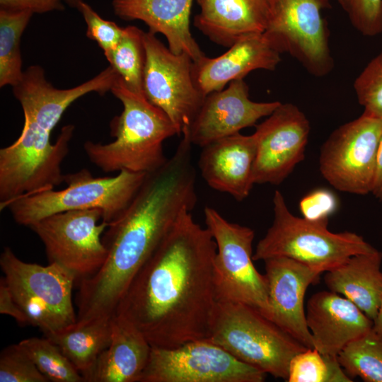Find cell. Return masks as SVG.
<instances>
[{
    "label": "cell",
    "instance_id": "cell-1",
    "mask_svg": "<svg viewBox=\"0 0 382 382\" xmlns=\"http://www.w3.org/2000/svg\"><path fill=\"white\" fill-rule=\"evenodd\" d=\"M216 242L184 211L131 282L115 315L133 324L151 347L207 339L217 301Z\"/></svg>",
    "mask_w": 382,
    "mask_h": 382
},
{
    "label": "cell",
    "instance_id": "cell-2",
    "mask_svg": "<svg viewBox=\"0 0 382 382\" xmlns=\"http://www.w3.org/2000/svg\"><path fill=\"white\" fill-rule=\"evenodd\" d=\"M192 146L186 134L171 157L148 173L125 211L102 236L107 256L101 267L79 281L77 323L111 318L131 282L174 226L197 203Z\"/></svg>",
    "mask_w": 382,
    "mask_h": 382
},
{
    "label": "cell",
    "instance_id": "cell-3",
    "mask_svg": "<svg viewBox=\"0 0 382 382\" xmlns=\"http://www.w3.org/2000/svg\"><path fill=\"white\" fill-rule=\"evenodd\" d=\"M13 92L22 107L24 123L18 138L0 149V210L18 197L64 183L61 166L74 126H64L54 144L50 135L67 108L86 95V89L83 85L58 89L36 66L23 72Z\"/></svg>",
    "mask_w": 382,
    "mask_h": 382
},
{
    "label": "cell",
    "instance_id": "cell-4",
    "mask_svg": "<svg viewBox=\"0 0 382 382\" xmlns=\"http://www.w3.org/2000/svg\"><path fill=\"white\" fill-rule=\"evenodd\" d=\"M110 91L123 105L121 114L110 122V134L115 140L108 144L86 141L83 149L88 158L105 173L156 171L168 158L163 142L178 135L175 127L144 96L127 88L120 76Z\"/></svg>",
    "mask_w": 382,
    "mask_h": 382
},
{
    "label": "cell",
    "instance_id": "cell-5",
    "mask_svg": "<svg viewBox=\"0 0 382 382\" xmlns=\"http://www.w3.org/2000/svg\"><path fill=\"white\" fill-rule=\"evenodd\" d=\"M272 202L273 222L255 247L254 261L285 257L322 273L353 255L376 250L354 232L330 231L328 220L310 221L294 216L279 190L274 192Z\"/></svg>",
    "mask_w": 382,
    "mask_h": 382
},
{
    "label": "cell",
    "instance_id": "cell-6",
    "mask_svg": "<svg viewBox=\"0 0 382 382\" xmlns=\"http://www.w3.org/2000/svg\"><path fill=\"white\" fill-rule=\"evenodd\" d=\"M207 340L266 374L287 380L291 359L308 349L245 303L217 300Z\"/></svg>",
    "mask_w": 382,
    "mask_h": 382
},
{
    "label": "cell",
    "instance_id": "cell-7",
    "mask_svg": "<svg viewBox=\"0 0 382 382\" xmlns=\"http://www.w3.org/2000/svg\"><path fill=\"white\" fill-rule=\"evenodd\" d=\"M147 174L122 170L114 177H93L87 169L64 175V189L46 190L18 197L9 210L19 225L30 227L50 215L73 210L100 209L103 221L115 220L130 204Z\"/></svg>",
    "mask_w": 382,
    "mask_h": 382
},
{
    "label": "cell",
    "instance_id": "cell-8",
    "mask_svg": "<svg viewBox=\"0 0 382 382\" xmlns=\"http://www.w3.org/2000/svg\"><path fill=\"white\" fill-rule=\"evenodd\" d=\"M0 267L29 325L48 336L76 323L72 289L77 278L73 272L54 262H25L10 247L4 248Z\"/></svg>",
    "mask_w": 382,
    "mask_h": 382
},
{
    "label": "cell",
    "instance_id": "cell-9",
    "mask_svg": "<svg viewBox=\"0 0 382 382\" xmlns=\"http://www.w3.org/2000/svg\"><path fill=\"white\" fill-rule=\"evenodd\" d=\"M204 213L216 244L214 282L217 300L245 303L271 320L267 279L253 264L254 231L228 221L212 207H206Z\"/></svg>",
    "mask_w": 382,
    "mask_h": 382
},
{
    "label": "cell",
    "instance_id": "cell-10",
    "mask_svg": "<svg viewBox=\"0 0 382 382\" xmlns=\"http://www.w3.org/2000/svg\"><path fill=\"white\" fill-rule=\"evenodd\" d=\"M382 118L362 113L335 129L323 144L319 168L336 190L354 195L371 192Z\"/></svg>",
    "mask_w": 382,
    "mask_h": 382
},
{
    "label": "cell",
    "instance_id": "cell-11",
    "mask_svg": "<svg viewBox=\"0 0 382 382\" xmlns=\"http://www.w3.org/2000/svg\"><path fill=\"white\" fill-rule=\"evenodd\" d=\"M329 0H274L265 33L281 53L286 52L316 77L335 66L330 31L322 11Z\"/></svg>",
    "mask_w": 382,
    "mask_h": 382
},
{
    "label": "cell",
    "instance_id": "cell-12",
    "mask_svg": "<svg viewBox=\"0 0 382 382\" xmlns=\"http://www.w3.org/2000/svg\"><path fill=\"white\" fill-rule=\"evenodd\" d=\"M266 374L206 340L151 347L139 382H262Z\"/></svg>",
    "mask_w": 382,
    "mask_h": 382
},
{
    "label": "cell",
    "instance_id": "cell-13",
    "mask_svg": "<svg viewBox=\"0 0 382 382\" xmlns=\"http://www.w3.org/2000/svg\"><path fill=\"white\" fill-rule=\"evenodd\" d=\"M144 45L145 97L167 115L180 136L189 129L205 98L193 81V61L185 52H172L150 31L144 33Z\"/></svg>",
    "mask_w": 382,
    "mask_h": 382
},
{
    "label": "cell",
    "instance_id": "cell-14",
    "mask_svg": "<svg viewBox=\"0 0 382 382\" xmlns=\"http://www.w3.org/2000/svg\"><path fill=\"white\" fill-rule=\"evenodd\" d=\"M100 209L73 210L47 216L29 228L42 242L49 263L73 272L79 281L92 276L103 265L107 250L102 236L108 224Z\"/></svg>",
    "mask_w": 382,
    "mask_h": 382
},
{
    "label": "cell",
    "instance_id": "cell-15",
    "mask_svg": "<svg viewBox=\"0 0 382 382\" xmlns=\"http://www.w3.org/2000/svg\"><path fill=\"white\" fill-rule=\"evenodd\" d=\"M311 130L306 115L292 103L279 105L254 132L257 152L254 184L279 185L305 157Z\"/></svg>",
    "mask_w": 382,
    "mask_h": 382
},
{
    "label": "cell",
    "instance_id": "cell-16",
    "mask_svg": "<svg viewBox=\"0 0 382 382\" xmlns=\"http://www.w3.org/2000/svg\"><path fill=\"white\" fill-rule=\"evenodd\" d=\"M280 103L251 100L244 80H234L226 89L205 96L189 129L183 134L188 136L192 145L202 148L254 126L260 119L272 114Z\"/></svg>",
    "mask_w": 382,
    "mask_h": 382
},
{
    "label": "cell",
    "instance_id": "cell-17",
    "mask_svg": "<svg viewBox=\"0 0 382 382\" xmlns=\"http://www.w3.org/2000/svg\"><path fill=\"white\" fill-rule=\"evenodd\" d=\"M271 320L307 348H313L307 326L304 297L320 272L285 257L264 260Z\"/></svg>",
    "mask_w": 382,
    "mask_h": 382
},
{
    "label": "cell",
    "instance_id": "cell-18",
    "mask_svg": "<svg viewBox=\"0 0 382 382\" xmlns=\"http://www.w3.org/2000/svg\"><path fill=\"white\" fill-rule=\"evenodd\" d=\"M281 54L264 32L250 34L217 57L205 56L192 62L193 81L206 96L223 90L232 81L243 79L254 70L274 71L281 62Z\"/></svg>",
    "mask_w": 382,
    "mask_h": 382
},
{
    "label": "cell",
    "instance_id": "cell-19",
    "mask_svg": "<svg viewBox=\"0 0 382 382\" xmlns=\"http://www.w3.org/2000/svg\"><path fill=\"white\" fill-rule=\"evenodd\" d=\"M306 318L313 348L335 357L373 327V320L359 308L331 291L317 292L308 299Z\"/></svg>",
    "mask_w": 382,
    "mask_h": 382
},
{
    "label": "cell",
    "instance_id": "cell-20",
    "mask_svg": "<svg viewBox=\"0 0 382 382\" xmlns=\"http://www.w3.org/2000/svg\"><path fill=\"white\" fill-rule=\"evenodd\" d=\"M256 152L254 133L243 135L239 132L218 139L202 147L199 159L201 175L212 189L243 201L254 185Z\"/></svg>",
    "mask_w": 382,
    "mask_h": 382
},
{
    "label": "cell",
    "instance_id": "cell-21",
    "mask_svg": "<svg viewBox=\"0 0 382 382\" xmlns=\"http://www.w3.org/2000/svg\"><path fill=\"white\" fill-rule=\"evenodd\" d=\"M193 24L212 42L229 47L243 37L263 33L274 0H196Z\"/></svg>",
    "mask_w": 382,
    "mask_h": 382
},
{
    "label": "cell",
    "instance_id": "cell-22",
    "mask_svg": "<svg viewBox=\"0 0 382 382\" xmlns=\"http://www.w3.org/2000/svg\"><path fill=\"white\" fill-rule=\"evenodd\" d=\"M193 0H112L115 14L125 21L144 22L150 32L163 34L175 54L185 52L197 62L206 55L190 29Z\"/></svg>",
    "mask_w": 382,
    "mask_h": 382
},
{
    "label": "cell",
    "instance_id": "cell-23",
    "mask_svg": "<svg viewBox=\"0 0 382 382\" xmlns=\"http://www.w3.org/2000/svg\"><path fill=\"white\" fill-rule=\"evenodd\" d=\"M111 340L85 382H139L151 349L148 340L122 316L111 320Z\"/></svg>",
    "mask_w": 382,
    "mask_h": 382
},
{
    "label": "cell",
    "instance_id": "cell-24",
    "mask_svg": "<svg viewBox=\"0 0 382 382\" xmlns=\"http://www.w3.org/2000/svg\"><path fill=\"white\" fill-rule=\"evenodd\" d=\"M382 253L353 255L326 272L325 283L330 291L345 297L374 320L382 298Z\"/></svg>",
    "mask_w": 382,
    "mask_h": 382
},
{
    "label": "cell",
    "instance_id": "cell-25",
    "mask_svg": "<svg viewBox=\"0 0 382 382\" xmlns=\"http://www.w3.org/2000/svg\"><path fill=\"white\" fill-rule=\"evenodd\" d=\"M111 318H103L74 325L45 336L56 344L85 377L111 340Z\"/></svg>",
    "mask_w": 382,
    "mask_h": 382
},
{
    "label": "cell",
    "instance_id": "cell-26",
    "mask_svg": "<svg viewBox=\"0 0 382 382\" xmlns=\"http://www.w3.org/2000/svg\"><path fill=\"white\" fill-rule=\"evenodd\" d=\"M144 33L134 25L125 28L123 36L110 52L105 54L124 84L132 91L145 96L144 72L146 62Z\"/></svg>",
    "mask_w": 382,
    "mask_h": 382
},
{
    "label": "cell",
    "instance_id": "cell-27",
    "mask_svg": "<svg viewBox=\"0 0 382 382\" xmlns=\"http://www.w3.org/2000/svg\"><path fill=\"white\" fill-rule=\"evenodd\" d=\"M33 13L0 9V86L12 87L21 79V35Z\"/></svg>",
    "mask_w": 382,
    "mask_h": 382
},
{
    "label": "cell",
    "instance_id": "cell-28",
    "mask_svg": "<svg viewBox=\"0 0 382 382\" xmlns=\"http://www.w3.org/2000/svg\"><path fill=\"white\" fill-rule=\"evenodd\" d=\"M337 359L349 376L366 382H382V338L372 329L349 342Z\"/></svg>",
    "mask_w": 382,
    "mask_h": 382
},
{
    "label": "cell",
    "instance_id": "cell-29",
    "mask_svg": "<svg viewBox=\"0 0 382 382\" xmlns=\"http://www.w3.org/2000/svg\"><path fill=\"white\" fill-rule=\"evenodd\" d=\"M18 344L48 381L85 382L82 374L48 337H29Z\"/></svg>",
    "mask_w": 382,
    "mask_h": 382
},
{
    "label": "cell",
    "instance_id": "cell-30",
    "mask_svg": "<svg viewBox=\"0 0 382 382\" xmlns=\"http://www.w3.org/2000/svg\"><path fill=\"white\" fill-rule=\"evenodd\" d=\"M286 381L351 382L337 357L324 355L314 348H308L291 360Z\"/></svg>",
    "mask_w": 382,
    "mask_h": 382
},
{
    "label": "cell",
    "instance_id": "cell-31",
    "mask_svg": "<svg viewBox=\"0 0 382 382\" xmlns=\"http://www.w3.org/2000/svg\"><path fill=\"white\" fill-rule=\"evenodd\" d=\"M353 87L363 113L382 118V52L366 64Z\"/></svg>",
    "mask_w": 382,
    "mask_h": 382
},
{
    "label": "cell",
    "instance_id": "cell-32",
    "mask_svg": "<svg viewBox=\"0 0 382 382\" xmlns=\"http://www.w3.org/2000/svg\"><path fill=\"white\" fill-rule=\"evenodd\" d=\"M28 354L13 344L0 354V382H47Z\"/></svg>",
    "mask_w": 382,
    "mask_h": 382
},
{
    "label": "cell",
    "instance_id": "cell-33",
    "mask_svg": "<svg viewBox=\"0 0 382 382\" xmlns=\"http://www.w3.org/2000/svg\"><path fill=\"white\" fill-rule=\"evenodd\" d=\"M352 25L366 37L382 33V0H337Z\"/></svg>",
    "mask_w": 382,
    "mask_h": 382
},
{
    "label": "cell",
    "instance_id": "cell-34",
    "mask_svg": "<svg viewBox=\"0 0 382 382\" xmlns=\"http://www.w3.org/2000/svg\"><path fill=\"white\" fill-rule=\"evenodd\" d=\"M76 8L86 23L87 37L98 43L103 50L104 55L115 49L123 36L125 28L101 18L91 6L82 0Z\"/></svg>",
    "mask_w": 382,
    "mask_h": 382
},
{
    "label": "cell",
    "instance_id": "cell-35",
    "mask_svg": "<svg viewBox=\"0 0 382 382\" xmlns=\"http://www.w3.org/2000/svg\"><path fill=\"white\" fill-rule=\"evenodd\" d=\"M337 208L338 199L336 195L325 188L312 190L299 201L302 217L310 221L328 220Z\"/></svg>",
    "mask_w": 382,
    "mask_h": 382
},
{
    "label": "cell",
    "instance_id": "cell-36",
    "mask_svg": "<svg viewBox=\"0 0 382 382\" xmlns=\"http://www.w3.org/2000/svg\"><path fill=\"white\" fill-rule=\"evenodd\" d=\"M62 1L65 0H0V9L43 13L64 9Z\"/></svg>",
    "mask_w": 382,
    "mask_h": 382
},
{
    "label": "cell",
    "instance_id": "cell-37",
    "mask_svg": "<svg viewBox=\"0 0 382 382\" xmlns=\"http://www.w3.org/2000/svg\"><path fill=\"white\" fill-rule=\"evenodd\" d=\"M0 313L10 316L21 325H29L26 316L15 301L4 277L0 279Z\"/></svg>",
    "mask_w": 382,
    "mask_h": 382
},
{
    "label": "cell",
    "instance_id": "cell-38",
    "mask_svg": "<svg viewBox=\"0 0 382 382\" xmlns=\"http://www.w3.org/2000/svg\"><path fill=\"white\" fill-rule=\"evenodd\" d=\"M371 193L382 201V137L378 149L376 172Z\"/></svg>",
    "mask_w": 382,
    "mask_h": 382
},
{
    "label": "cell",
    "instance_id": "cell-39",
    "mask_svg": "<svg viewBox=\"0 0 382 382\" xmlns=\"http://www.w3.org/2000/svg\"><path fill=\"white\" fill-rule=\"evenodd\" d=\"M372 330L377 335L382 338V298L376 318L373 320Z\"/></svg>",
    "mask_w": 382,
    "mask_h": 382
},
{
    "label": "cell",
    "instance_id": "cell-40",
    "mask_svg": "<svg viewBox=\"0 0 382 382\" xmlns=\"http://www.w3.org/2000/svg\"><path fill=\"white\" fill-rule=\"evenodd\" d=\"M81 0H65V1L70 6H73V7H77L79 3L81 1Z\"/></svg>",
    "mask_w": 382,
    "mask_h": 382
}]
</instances>
